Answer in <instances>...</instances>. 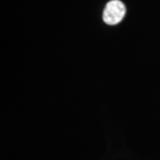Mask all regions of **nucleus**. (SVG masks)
Here are the masks:
<instances>
[{
	"mask_svg": "<svg viewBox=\"0 0 160 160\" xmlns=\"http://www.w3.org/2000/svg\"><path fill=\"white\" fill-rule=\"evenodd\" d=\"M126 14V6L120 0H111L103 12V20L109 25L119 23Z\"/></svg>",
	"mask_w": 160,
	"mask_h": 160,
	"instance_id": "1",
	"label": "nucleus"
}]
</instances>
